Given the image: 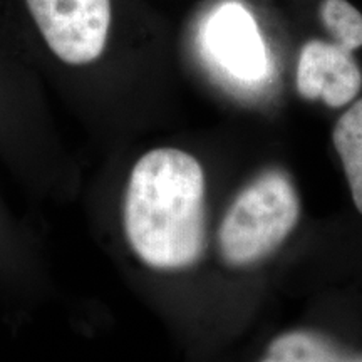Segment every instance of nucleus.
Returning a JSON list of instances; mask_svg holds the SVG:
<instances>
[{
    "label": "nucleus",
    "mask_w": 362,
    "mask_h": 362,
    "mask_svg": "<svg viewBox=\"0 0 362 362\" xmlns=\"http://www.w3.org/2000/svg\"><path fill=\"white\" fill-rule=\"evenodd\" d=\"M206 47L226 74L257 83L267 74L265 45L255 22L238 2L223 4L208 21Z\"/></svg>",
    "instance_id": "4"
},
{
    "label": "nucleus",
    "mask_w": 362,
    "mask_h": 362,
    "mask_svg": "<svg viewBox=\"0 0 362 362\" xmlns=\"http://www.w3.org/2000/svg\"><path fill=\"white\" fill-rule=\"evenodd\" d=\"M296 84L304 99H320L329 107H344L359 94L362 71L354 52L336 42L312 39L298 54Z\"/></svg>",
    "instance_id": "5"
},
{
    "label": "nucleus",
    "mask_w": 362,
    "mask_h": 362,
    "mask_svg": "<svg viewBox=\"0 0 362 362\" xmlns=\"http://www.w3.org/2000/svg\"><path fill=\"white\" fill-rule=\"evenodd\" d=\"M332 141L349 181L352 200L362 215V98L339 117Z\"/></svg>",
    "instance_id": "6"
},
{
    "label": "nucleus",
    "mask_w": 362,
    "mask_h": 362,
    "mask_svg": "<svg viewBox=\"0 0 362 362\" xmlns=\"http://www.w3.org/2000/svg\"><path fill=\"white\" fill-rule=\"evenodd\" d=\"M260 362H362V357L344 354L315 332L293 330L275 339Z\"/></svg>",
    "instance_id": "7"
},
{
    "label": "nucleus",
    "mask_w": 362,
    "mask_h": 362,
    "mask_svg": "<svg viewBox=\"0 0 362 362\" xmlns=\"http://www.w3.org/2000/svg\"><path fill=\"white\" fill-rule=\"evenodd\" d=\"M319 13L325 30L337 45L351 52L362 47V13L349 0H322Z\"/></svg>",
    "instance_id": "8"
},
{
    "label": "nucleus",
    "mask_w": 362,
    "mask_h": 362,
    "mask_svg": "<svg viewBox=\"0 0 362 362\" xmlns=\"http://www.w3.org/2000/svg\"><path fill=\"white\" fill-rule=\"evenodd\" d=\"M300 203L288 176L269 170L242 189L220 226V252L232 267L264 260L298 221Z\"/></svg>",
    "instance_id": "2"
},
{
    "label": "nucleus",
    "mask_w": 362,
    "mask_h": 362,
    "mask_svg": "<svg viewBox=\"0 0 362 362\" xmlns=\"http://www.w3.org/2000/svg\"><path fill=\"white\" fill-rule=\"evenodd\" d=\"M49 49L71 66L101 56L111 25V0H27Z\"/></svg>",
    "instance_id": "3"
},
{
    "label": "nucleus",
    "mask_w": 362,
    "mask_h": 362,
    "mask_svg": "<svg viewBox=\"0 0 362 362\" xmlns=\"http://www.w3.org/2000/svg\"><path fill=\"white\" fill-rule=\"evenodd\" d=\"M123 223L138 259L158 270L185 269L205 250V176L200 163L175 148L136 161L126 188Z\"/></svg>",
    "instance_id": "1"
}]
</instances>
